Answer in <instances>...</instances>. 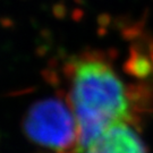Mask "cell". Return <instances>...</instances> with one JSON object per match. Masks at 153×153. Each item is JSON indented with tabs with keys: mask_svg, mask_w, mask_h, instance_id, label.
<instances>
[{
	"mask_svg": "<svg viewBox=\"0 0 153 153\" xmlns=\"http://www.w3.org/2000/svg\"><path fill=\"white\" fill-rule=\"evenodd\" d=\"M78 153H148V150L131 123H120L105 129Z\"/></svg>",
	"mask_w": 153,
	"mask_h": 153,
	"instance_id": "cell-3",
	"label": "cell"
},
{
	"mask_svg": "<svg viewBox=\"0 0 153 153\" xmlns=\"http://www.w3.org/2000/svg\"><path fill=\"white\" fill-rule=\"evenodd\" d=\"M23 128L40 148L57 153H78V127L67 99L45 98L33 103Z\"/></svg>",
	"mask_w": 153,
	"mask_h": 153,
	"instance_id": "cell-2",
	"label": "cell"
},
{
	"mask_svg": "<svg viewBox=\"0 0 153 153\" xmlns=\"http://www.w3.org/2000/svg\"><path fill=\"white\" fill-rule=\"evenodd\" d=\"M67 78L66 99L78 127V152L111 126L131 123L129 90L102 57L75 58L68 66Z\"/></svg>",
	"mask_w": 153,
	"mask_h": 153,
	"instance_id": "cell-1",
	"label": "cell"
}]
</instances>
